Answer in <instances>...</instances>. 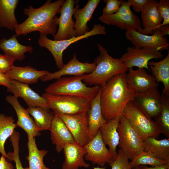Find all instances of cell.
Returning <instances> with one entry per match:
<instances>
[{
    "instance_id": "obj_16",
    "label": "cell",
    "mask_w": 169,
    "mask_h": 169,
    "mask_svg": "<svg viewBox=\"0 0 169 169\" xmlns=\"http://www.w3.org/2000/svg\"><path fill=\"white\" fill-rule=\"evenodd\" d=\"M96 65L94 63H82L78 60L74 53L73 58L57 71L50 72L41 77L40 79L46 82L58 79L64 76L69 75L79 76L92 72L95 69Z\"/></svg>"
},
{
    "instance_id": "obj_8",
    "label": "cell",
    "mask_w": 169,
    "mask_h": 169,
    "mask_svg": "<svg viewBox=\"0 0 169 169\" xmlns=\"http://www.w3.org/2000/svg\"><path fill=\"white\" fill-rule=\"evenodd\" d=\"M119 136L118 146L129 159L132 160L143 151V140L123 115L120 117L117 128Z\"/></svg>"
},
{
    "instance_id": "obj_25",
    "label": "cell",
    "mask_w": 169,
    "mask_h": 169,
    "mask_svg": "<svg viewBox=\"0 0 169 169\" xmlns=\"http://www.w3.org/2000/svg\"><path fill=\"white\" fill-rule=\"evenodd\" d=\"M120 117L107 121L99 129L102 141L105 146H109L113 160L115 159L118 155L116 147L119 143V136L117 128Z\"/></svg>"
},
{
    "instance_id": "obj_27",
    "label": "cell",
    "mask_w": 169,
    "mask_h": 169,
    "mask_svg": "<svg viewBox=\"0 0 169 169\" xmlns=\"http://www.w3.org/2000/svg\"><path fill=\"white\" fill-rule=\"evenodd\" d=\"M15 34L11 38L7 39L3 38L0 40V49L4 54L9 56L15 61H21L25 57V54L28 52L31 53L33 48L31 46L22 45L18 41Z\"/></svg>"
},
{
    "instance_id": "obj_36",
    "label": "cell",
    "mask_w": 169,
    "mask_h": 169,
    "mask_svg": "<svg viewBox=\"0 0 169 169\" xmlns=\"http://www.w3.org/2000/svg\"><path fill=\"white\" fill-rule=\"evenodd\" d=\"M20 137V136L16 134H13L9 137V140L11 142L13 151V152H9L7 153L6 158L9 161H14L16 169H28V167L24 168L20 160L19 155Z\"/></svg>"
},
{
    "instance_id": "obj_6",
    "label": "cell",
    "mask_w": 169,
    "mask_h": 169,
    "mask_svg": "<svg viewBox=\"0 0 169 169\" xmlns=\"http://www.w3.org/2000/svg\"><path fill=\"white\" fill-rule=\"evenodd\" d=\"M42 96L46 99L48 108L58 115L80 113L87 111L90 107L91 100L83 97L46 92Z\"/></svg>"
},
{
    "instance_id": "obj_44",
    "label": "cell",
    "mask_w": 169,
    "mask_h": 169,
    "mask_svg": "<svg viewBox=\"0 0 169 169\" xmlns=\"http://www.w3.org/2000/svg\"><path fill=\"white\" fill-rule=\"evenodd\" d=\"M140 169H169V165H160L148 167L147 166L141 165L139 166Z\"/></svg>"
},
{
    "instance_id": "obj_45",
    "label": "cell",
    "mask_w": 169,
    "mask_h": 169,
    "mask_svg": "<svg viewBox=\"0 0 169 169\" xmlns=\"http://www.w3.org/2000/svg\"><path fill=\"white\" fill-rule=\"evenodd\" d=\"M107 166H104L101 167H100L98 166L97 167H94L93 169H106Z\"/></svg>"
},
{
    "instance_id": "obj_47",
    "label": "cell",
    "mask_w": 169,
    "mask_h": 169,
    "mask_svg": "<svg viewBox=\"0 0 169 169\" xmlns=\"http://www.w3.org/2000/svg\"></svg>"
},
{
    "instance_id": "obj_10",
    "label": "cell",
    "mask_w": 169,
    "mask_h": 169,
    "mask_svg": "<svg viewBox=\"0 0 169 169\" xmlns=\"http://www.w3.org/2000/svg\"><path fill=\"white\" fill-rule=\"evenodd\" d=\"M160 28L151 35L140 33L136 30L126 31L125 35L135 47L151 49L161 52L168 50L169 43Z\"/></svg>"
},
{
    "instance_id": "obj_28",
    "label": "cell",
    "mask_w": 169,
    "mask_h": 169,
    "mask_svg": "<svg viewBox=\"0 0 169 169\" xmlns=\"http://www.w3.org/2000/svg\"><path fill=\"white\" fill-rule=\"evenodd\" d=\"M18 0H0V27L15 30L19 24L15 15Z\"/></svg>"
},
{
    "instance_id": "obj_31",
    "label": "cell",
    "mask_w": 169,
    "mask_h": 169,
    "mask_svg": "<svg viewBox=\"0 0 169 169\" xmlns=\"http://www.w3.org/2000/svg\"><path fill=\"white\" fill-rule=\"evenodd\" d=\"M27 146L28 155L26 158L28 162V169H51L46 166L43 162L44 157L48 153V151L39 150L34 137L28 136Z\"/></svg>"
},
{
    "instance_id": "obj_12",
    "label": "cell",
    "mask_w": 169,
    "mask_h": 169,
    "mask_svg": "<svg viewBox=\"0 0 169 169\" xmlns=\"http://www.w3.org/2000/svg\"><path fill=\"white\" fill-rule=\"evenodd\" d=\"M163 57L161 52L155 49L129 47L119 59L129 69L136 67L150 70L148 64L150 60L162 59Z\"/></svg>"
},
{
    "instance_id": "obj_11",
    "label": "cell",
    "mask_w": 169,
    "mask_h": 169,
    "mask_svg": "<svg viewBox=\"0 0 169 169\" xmlns=\"http://www.w3.org/2000/svg\"><path fill=\"white\" fill-rule=\"evenodd\" d=\"M87 112L73 115L57 114L69 130L75 143L82 146L90 140Z\"/></svg>"
},
{
    "instance_id": "obj_29",
    "label": "cell",
    "mask_w": 169,
    "mask_h": 169,
    "mask_svg": "<svg viewBox=\"0 0 169 169\" xmlns=\"http://www.w3.org/2000/svg\"><path fill=\"white\" fill-rule=\"evenodd\" d=\"M148 66L151 70L152 75L158 83L163 84V95L169 96V53L166 56L158 62L149 61Z\"/></svg>"
},
{
    "instance_id": "obj_5",
    "label": "cell",
    "mask_w": 169,
    "mask_h": 169,
    "mask_svg": "<svg viewBox=\"0 0 169 169\" xmlns=\"http://www.w3.org/2000/svg\"><path fill=\"white\" fill-rule=\"evenodd\" d=\"M122 115L128 120L143 141L148 137L157 139L161 133L155 121L152 120L134 100L128 103Z\"/></svg>"
},
{
    "instance_id": "obj_13",
    "label": "cell",
    "mask_w": 169,
    "mask_h": 169,
    "mask_svg": "<svg viewBox=\"0 0 169 169\" xmlns=\"http://www.w3.org/2000/svg\"><path fill=\"white\" fill-rule=\"evenodd\" d=\"M76 3L74 0H66L62 4L58 19V29L54 36V40H62L76 37L75 22L72 18Z\"/></svg>"
},
{
    "instance_id": "obj_15",
    "label": "cell",
    "mask_w": 169,
    "mask_h": 169,
    "mask_svg": "<svg viewBox=\"0 0 169 169\" xmlns=\"http://www.w3.org/2000/svg\"><path fill=\"white\" fill-rule=\"evenodd\" d=\"M126 74L128 87L135 94L157 89L158 83L154 77L148 74L144 68L129 69Z\"/></svg>"
},
{
    "instance_id": "obj_1",
    "label": "cell",
    "mask_w": 169,
    "mask_h": 169,
    "mask_svg": "<svg viewBox=\"0 0 169 169\" xmlns=\"http://www.w3.org/2000/svg\"><path fill=\"white\" fill-rule=\"evenodd\" d=\"M64 0H58L53 2L48 0L42 6L34 8L29 5L25 8L23 12L27 18L19 24L15 30L17 36L26 35L35 31L40 32V35L51 34L53 36L57 31L59 18L56 15L60 10Z\"/></svg>"
},
{
    "instance_id": "obj_24",
    "label": "cell",
    "mask_w": 169,
    "mask_h": 169,
    "mask_svg": "<svg viewBox=\"0 0 169 169\" xmlns=\"http://www.w3.org/2000/svg\"><path fill=\"white\" fill-rule=\"evenodd\" d=\"M158 1L149 0L141 12L142 24L147 35L159 29L163 20L156 8Z\"/></svg>"
},
{
    "instance_id": "obj_41",
    "label": "cell",
    "mask_w": 169,
    "mask_h": 169,
    "mask_svg": "<svg viewBox=\"0 0 169 169\" xmlns=\"http://www.w3.org/2000/svg\"><path fill=\"white\" fill-rule=\"evenodd\" d=\"M149 0H128L127 3L132 8L136 13L141 12L145 5L148 2Z\"/></svg>"
},
{
    "instance_id": "obj_17",
    "label": "cell",
    "mask_w": 169,
    "mask_h": 169,
    "mask_svg": "<svg viewBox=\"0 0 169 169\" xmlns=\"http://www.w3.org/2000/svg\"><path fill=\"white\" fill-rule=\"evenodd\" d=\"M7 91L12 93L18 98H23L28 107H40L49 109L46 99L33 90L28 84L11 80L7 87Z\"/></svg>"
},
{
    "instance_id": "obj_7",
    "label": "cell",
    "mask_w": 169,
    "mask_h": 169,
    "mask_svg": "<svg viewBox=\"0 0 169 169\" xmlns=\"http://www.w3.org/2000/svg\"><path fill=\"white\" fill-rule=\"evenodd\" d=\"M105 27L100 24H95L91 30L83 35L73 37L69 39L56 41L49 39L47 36L40 35L38 44L41 47L47 49L53 55L56 66L60 69L64 64L63 59L64 51L71 44L80 40L98 34H106Z\"/></svg>"
},
{
    "instance_id": "obj_23",
    "label": "cell",
    "mask_w": 169,
    "mask_h": 169,
    "mask_svg": "<svg viewBox=\"0 0 169 169\" xmlns=\"http://www.w3.org/2000/svg\"><path fill=\"white\" fill-rule=\"evenodd\" d=\"M101 88L90 100V107L87 112L89 131L90 140L97 134L100 128L107 121L103 117L100 102Z\"/></svg>"
},
{
    "instance_id": "obj_18",
    "label": "cell",
    "mask_w": 169,
    "mask_h": 169,
    "mask_svg": "<svg viewBox=\"0 0 169 169\" xmlns=\"http://www.w3.org/2000/svg\"><path fill=\"white\" fill-rule=\"evenodd\" d=\"M134 100L151 118H156L161 111L162 98L158 89L135 94Z\"/></svg>"
},
{
    "instance_id": "obj_40",
    "label": "cell",
    "mask_w": 169,
    "mask_h": 169,
    "mask_svg": "<svg viewBox=\"0 0 169 169\" xmlns=\"http://www.w3.org/2000/svg\"><path fill=\"white\" fill-rule=\"evenodd\" d=\"M15 60L4 54H0V72L7 74L14 65Z\"/></svg>"
},
{
    "instance_id": "obj_35",
    "label": "cell",
    "mask_w": 169,
    "mask_h": 169,
    "mask_svg": "<svg viewBox=\"0 0 169 169\" xmlns=\"http://www.w3.org/2000/svg\"><path fill=\"white\" fill-rule=\"evenodd\" d=\"M130 164L133 168L141 165H149L151 166L169 165V162L160 159L152 154L143 151L136 155L130 162Z\"/></svg>"
},
{
    "instance_id": "obj_19",
    "label": "cell",
    "mask_w": 169,
    "mask_h": 169,
    "mask_svg": "<svg viewBox=\"0 0 169 169\" xmlns=\"http://www.w3.org/2000/svg\"><path fill=\"white\" fill-rule=\"evenodd\" d=\"M49 130L50 131L52 143L55 146L57 152L63 150L64 145L75 142L69 130L59 116L53 113V116Z\"/></svg>"
},
{
    "instance_id": "obj_22",
    "label": "cell",
    "mask_w": 169,
    "mask_h": 169,
    "mask_svg": "<svg viewBox=\"0 0 169 169\" xmlns=\"http://www.w3.org/2000/svg\"><path fill=\"white\" fill-rule=\"evenodd\" d=\"M64 160L62 169H79V167L88 168L90 165L84 160L86 151L83 146L74 142L66 143L63 147Z\"/></svg>"
},
{
    "instance_id": "obj_33",
    "label": "cell",
    "mask_w": 169,
    "mask_h": 169,
    "mask_svg": "<svg viewBox=\"0 0 169 169\" xmlns=\"http://www.w3.org/2000/svg\"><path fill=\"white\" fill-rule=\"evenodd\" d=\"M15 120L12 116L0 114V154L7 158V154L4 149V144L7 138L11 136L17 127Z\"/></svg>"
},
{
    "instance_id": "obj_39",
    "label": "cell",
    "mask_w": 169,
    "mask_h": 169,
    "mask_svg": "<svg viewBox=\"0 0 169 169\" xmlns=\"http://www.w3.org/2000/svg\"><path fill=\"white\" fill-rule=\"evenodd\" d=\"M123 0H104L106 5L103 10V15L113 14L117 12Z\"/></svg>"
},
{
    "instance_id": "obj_43",
    "label": "cell",
    "mask_w": 169,
    "mask_h": 169,
    "mask_svg": "<svg viewBox=\"0 0 169 169\" xmlns=\"http://www.w3.org/2000/svg\"><path fill=\"white\" fill-rule=\"evenodd\" d=\"M11 80L7 74L0 72V85L4 86L7 88L10 83Z\"/></svg>"
},
{
    "instance_id": "obj_14",
    "label": "cell",
    "mask_w": 169,
    "mask_h": 169,
    "mask_svg": "<svg viewBox=\"0 0 169 169\" xmlns=\"http://www.w3.org/2000/svg\"><path fill=\"white\" fill-rule=\"evenodd\" d=\"M83 146L86 151L85 160L93 164L104 167L113 160L112 154L102 141L99 130L96 135Z\"/></svg>"
},
{
    "instance_id": "obj_4",
    "label": "cell",
    "mask_w": 169,
    "mask_h": 169,
    "mask_svg": "<svg viewBox=\"0 0 169 169\" xmlns=\"http://www.w3.org/2000/svg\"><path fill=\"white\" fill-rule=\"evenodd\" d=\"M82 79V75L63 77L49 84L45 91L53 94L78 96L91 100L97 95L101 86H87Z\"/></svg>"
},
{
    "instance_id": "obj_20",
    "label": "cell",
    "mask_w": 169,
    "mask_h": 169,
    "mask_svg": "<svg viewBox=\"0 0 169 169\" xmlns=\"http://www.w3.org/2000/svg\"><path fill=\"white\" fill-rule=\"evenodd\" d=\"M100 1V0H89L82 8H79L76 1L73 13L75 19L74 29L76 36H82L90 31L87 23L91 19L93 13Z\"/></svg>"
},
{
    "instance_id": "obj_46",
    "label": "cell",
    "mask_w": 169,
    "mask_h": 169,
    "mask_svg": "<svg viewBox=\"0 0 169 169\" xmlns=\"http://www.w3.org/2000/svg\"><path fill=\"white\" fill-rule=\"evenodd\" d=\"M133 169H140L139 166H136L133 167Z\"/></svg>"
},
{
    "instance_id": "obj_34",
    "label": "cell",
    "mask_w": 169,
    "mask_h": 169,
    "mask_svg": "<svg viewBox=\"0 0 169 169\" xmlns=\"http://www.w3.org/2000/svg\"><path fill=\"white\" fill-rule=\"evenodd\" d=\"M162 103L161 111L156 117L155 122L161 133L169 137V96L161 95Z\"/></svg>"
},
{
    "instance_id": "obj_3",
    "label": "cell",
    "mask_w": 169,
    "mask_h": 169,
    "mask_svg": "<svg viewBox=\"0 0 169 169\" xmlns=\"http://www.w3.org/2000/svg\"><path fill=\"white\" fill-rule=\"evenodd\" d=\"M97 46L100 54L93 62L96 67L92 72L83 74L82 81L90 85H100L101 87L114 76L126 73L129 68L119 59H115L110 55L106 49L101 44H98Z\"/></svg>"
},
{
    "instance_id": "obj_26",
    "label": "cell",
    "mask_w": 169,
    "mask_h": 169,
    "mask_svg": "<svg viewBox=\"0 0 169 169\" xmlns=\"http://www.w3.org/2000/svg\"><path fill=\"white\" fill-rule=\"evenodd\" d=\"M49 73L44 70H38L30 66L13 65L7 74L11 80L28 84L37 83L41 77Z\"/></svg>"
},
{
    "instance_id": "obj_2",
    "label": "cell",
    "mask_w": 169,
    "mask_h": 169,
    "mask_svg": "<svg viewBox=\"0 0 169 169\" xmlns=\"http://www.w3.org/2000/svg\"><path fill=\"white\" fill-rule=\"evenodd\" d=\"M126 74H117L101 87L102 114L107 121L120 116L128 103L135 100V93L128 87Z\"/></svg>"
},
{
    "instance_id": "obj_9",
    "label": "cell",
    "mask_w": 169,
    "mask_h": 169,
    "mask_svg": "<svg viewBox=\"0 0 169 169\" xmlns=\"http://www.w3.org/2000/svg\"><path fill=\"white\" fill-rule=\"evenodd\" d=\"M98 19L106 25L115 26L126 31L136 30L140 33L147 35L141 27L140 19L131 11L126 1H123L116 13L109 15H102Z\"/></svg>"
},
{
    "instance_id": "obj_21",
    "label": "cell",
    "mask_w": 169,
    "mask_h": 169,
    "mask_svg": "<svg viewBox=\"0 0 169 169\" xmlns=\"http://www.w3.org/2000/svg\"><path fill=\"white\" fill-rule=\"evenodd\" d=\"M6 100L10 104L15 110L18 117L16 125L23 129L28 136L35 137L40 135L37 128L34 120L30 116L27 109L22 106L18 98L14 95H9L6 97Z\"/></svg>"
},
{
    "instance_id": "obj_30",
    "label": "cell",
    "mask_w": 169,
    "mask_h": 169,
    "mask_svg": "<svg viewBox=\"0 0 169 169\" xmlns=\"http://www.w3.org/2000/svg\"><path fill=\"white\" fill-rule=\"evenodd\" d=\"M143 151L148 152L157 158L169 162V139L157 140L148 137L144 141Z\"/></svg>"
},
{
    "instance_id": "obj_32",
    "label": "cell",
    "mask_w": 169,
    "mask_h": 169,
    "mask_svg": "<svg viewBox=\"0 0 169 169\" xmlns=\"http://www.w3.org/2000/svg\"><path fill=\"white\" fill-rule=\"evenodd\" d=\"M27 110L34 119L35 126L39 131L49 130L53 113L49 109L40 107H28Z\"/></svg>"
},
{
    "instance_id": "obj_37",
    "label": "cell",
    "mask_w": 169,
    "mask_h": 169,
    "mask_svg": "<svg viewBox=\"0 0 169 169\" xmlns=\"http://www.w3.org/2000/svg\"><path fill=\"white\" fill-rule=\"evenodd\" d=\"M117 153L116 158L109 164L111 169H133L130 164L129 158L120 149Z\"/></svg>"
},
{
    "instance_id": "obj_42",
    "label": "cell",
    "mask_w": 169,
    "mask_h": 169,
    "mask_svg": "<svg viewBox=\"0 0 169 169\" xmlns=\"http://www.w3.org/2000/svg\"><path fill=\"white\" fill-rule=\"evenodd\" d=\"M0 169H14V167L5 157L1 156L0 159Z\"/></svg>"
},
{
    "instance_id": "obj_38",
    "label": "cell",
    "mask_w": 169,
    "mask_h": 169,
    "mask_svg": "<svg viewBox=\"0 0 169 169\" xmlns=\"http://www.w3.org/2000/svg\"><path fill=\"white\" fill-rule=\"evenodd\" d=\"M157 10L163 18L161 26L169 24V0H160L156 6Z\"/></svg>"
}]
</instances>
